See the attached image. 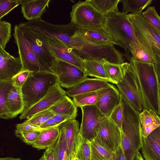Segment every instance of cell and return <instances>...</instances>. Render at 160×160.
Here are the masks:
<instances>
[{"mask_svg":"<svg viewBox=\"0 0 160 160\" xmlns=\"http://www.w3.org/2000/svg\"><path fill=\"white\" fill-rule=\"evenodd\" d=\"M142 102L143 110L151 109L160 116V84L154 64L145 63L131 57L129 61Z\"/></svg>","mask_w":160,"mask_h":160,"instance_id":"obj_1","label":"cell"},{"mask_svg":"<svg viewBox=\"0 0 160 160\" xmlns=\"http://www.w3.org/2000/svg\"><path fill=\"white\" fill-rule=\"evenodd\" d=\"M121 104L123 112L121 146L125 160H133L142 147L139 113L121 95Z\"/></svg>","mask_w":160,"mask_h":160,"instance_id":"obj_2","label":"cell"},{"mask_svg":"<svg viewBox=\"0 0 160 160\" xmlns=\"http://www.w3.org/2000/svg\"><path fill=\"white\" fill-rule=\"evenodd\" d=\"M118 43L125 50V56L129 61L132 57L130 45L139 44L133 27L127 17V14L119 11L105 15L103 26Z\"/></svg>","mask_w":160,"mask_h":160,"instance_id":"obj_3","label":"cell"},{"mask_svg":"<svg viewBox=\"0 0 160 160\" xmlns=\"http://www.w3.org/2000/svg\"><path fill=\"white\" fill-rule=\"evenodd\" d=\"M139 44L160 65V32L140 14H127Z\"/></svg>","mask_w":160,"mask_h":160,"instance_id":"obj_4","label":"cell"},{"mask_svg":"<svg viewBox=\"0 0 160 160\" xmlns=\"http://www.w3.org/2000/svg\"><path fill=\"white\" fill-rule=\"evenodd\" d=\"M58 84V78L54 73L31 72L21 88L24 110L38 102Z\"/></svg>","mask_w":160,"mask_h":160,"instance_id":"obj_5","label":"cell"},{"mask_svg":"<svg viewBox=\"0 0 160 160\" xmlns=\"http://www.w3.org/2000/svg\"><path fill=\"white\" fill-rule=\"evenodd\" d=\"M73 48L82 59L92 58L104 59L116 64L124 62L123 55L113 45H103L88 42L79 38L72 37Z\"/></svg>","mask_w":160,"mask_h":160,"instance_id":"obj_6","label":"cell"},{"mask_svg":"<svg viewBox=\"0 0 160 160\" xmlns=\"http://www.w3.org/2000/svg\"><path fill=\"white\" fill-rule=\"evenodd\" d=\"M18 25L19 27L29 28L40 35L47 37L58 39L72 48L73 42L72 37L78 28L71 22L65 25L54 24L41 18L22 22Z\"/></svg>","mask_w":160,"mask_h":160,"instance_id":"obj_7","label":"cell"},{"mask_svg":"<svg viewBox=\"0 0 160 160\" xmlns=\"http://www.w3.org/2000/svg\"><path fill=\"white\" fill-rule=\"evenodd\" d=\"M71 22L78 28L95 29L103 26L105 15L98 11L89 2L79 1L72 7Z\"/></svg>","mask_w":160,"mask_h":160,"instance_id":"obj_8","label":"cell"},{"mask_svg":"<svg viewBox=\"0 0 160 160\" xmlns=\"http://www.w3.org/2000/svg\"><path fill=\"white\" fill-rule=\"evenodd\" d=\"M82 117L80 131L83 138L90 142L93 140L100 130L102 122L106 117L96 105L80 108Z\"/></svg>","mask_w":160,"mask_h":160,"instance_id":"obj_9","label":"cell"},{"mask_svg":"<svg viewBox=\"0 0 160 160\" xmlns=\"http://www.w3.org/2000/svg\"><path fill=\"white\" fill-rule=\"evenodd\" d=\"M19 27L35 54L42 72L55 73L54 68L57 59L48 51L40 35L29 28Z\"/></svg>","mask_w":160,"mask_h":160,"instance_id":"obj_10","label":"cell"},{"mask_svg":"<svg viewBox=\"0 0 160 160\" xmlns=\"http://www.w3.org/2000/svg\"><path fill=\"white\" fill-rule=\"evenodd\" d=\"M39 34L48 51L56 59L73 65L84 71L82 59L74 49L58 39Z\"/></svg>","mask_w":160,"mask_h":160,"instance_id":"obj_11","label":"cell"},{"mask_svg":"<svg viewBox=\"0 0 160 160\" xmlns=\"http://www.w3.org/2000/svg\"><path fill=\"white\" fill-rule=\"evenodd\" d=\"M13 30L12 34L22 64L21 71L42 72L36 54L22 29L16 25Z\"/></svg>","mask_w":160,"mask_h":160,"instance_id":"obj_12","label":"cell"},{"mask_svg":"<svg viewBox=\"0 0 160 160\" xmlns=\"http://www.w3.org/2000/svg\"><path fill=\"white\" fill-rule=\"evenodd\" d=\"M121 94L138 113L143 110L132 67L127 62L123 79L116 84Z\"/></svg>","mask_w":160,"mask_h":160,"instance_id":"obj_13","label":"cell"},{"mask_svg":"<svg viewBox=\"0 0 160 160\" xmlns=\"http://www.w3.org/2000/svg\"><path fill=\"white\" fill-rule=\"evenodd\" d=\"M56 59L54 72L61 87L70 88L87 77L84 71L77 67L61 60Z\"/></svg>","mask_w":160,"mask_h":160,"instance_id":"obj_14","label":"cell"},{"mask_svg":"<svg viewBox=\"0 0 160 160\" xmlns=\"http://www.w3.org/2000/svg\"><path fill=\"white\" fill-rule=\"evenodd\" d=\"M94 140L115 152L121 145V131L109 118H106L102 122L99 132Z\"/></svg>","mask_w":160,"mask_h":160,"instance_id":"obj_15","label":"cell"},{"mask_svg":"<svg viewBox=\"0 0 160 160\" xmlns=\"http://www.w3.org/2000/svg\"><path fill=\"white\" fill-rule=\"evenodd\" d=\"M66 95V91L58 84H56L41 99L24 110L19 117L20 119L28 118L37 113L49 109Z\"/></svg>","mask_w":160,"mask_h":160,"instance_id":"obj_16","label":"cell"},{"mask_svg":"<svg viewBox=\"0 0 160 160\" xmlns=\"http://www.w3.org/2000/svg\"><path fill=\"white\" fill-rule=\"evenodd\" d=\"M98 101L96 105L107 118H109L114 108L121 102V95L112 84L97 91Z\"/></svg>","mask_w":160,"mask_h":160,"instance_id":"obj_17","label":"cell"},{"mask_svg":"<svg viewBox=\"0 0 160 160\" xmlns=\"http://www.w3.org/2000/svg\"><path fill=\"white\" fill-rule=\"evenodd\" d=\"M79 122L75 118H70L58 127L63 131L70 160H75L82 137L79 128Z\"/></svg>","mask_w":160,"mask_h":160,"instance_id":"obj_18","label":"cell"},{"mask_svg":"<svg viewBox=\"0 0 160 160\" xmlns=\"http://www.w3.org/2000/svg\"><path fill=\"white\" fill-rule=\"evenodd\" d=\"M22 68L19 57H13L0 47V81L12 79L21 72Z\"/></svg>","mask_w":160,"mask_h":160,"instance_id":"obj_19","label":"cell"},{"mask_svg":"<svg viewBox=\"0 0 160 160\" xmlns=\"http://www.w3.org/2000/svg\"><path fill=\"white\" fill-rule=\"evenodd\" d=\"M74 36L92 43L118 45L115 40L103 26L95 29L78 28Z\"/></svg>","mask_w":160,"mask_h":160,"instance_id":"obj_20","label":"cell"},{"mask_svg":"<svg viewBox=\"0 0 160 160\" xmlns=\"http://www.w3.org/2000/svg\"><path fill=\"white\" fill-rule=\"evenodd\" d=\"M142 152L145 160H160V126L142 138Z\"/></svg>","mask_w":160,"mask_h":160,"instance_id":"obj_21","label":"cell"},{"mask_svg":"<svg viewBox=\"0 0 160 160\" xmlns=\"http://www.w3.org/2000/svg\"><path fill=\"white\" fill-rule=\"evenodd\" d=\"M108 82L99 78H89L83 79L73 87L68 89L67 94L72 98L78 95L93 92H97L110 85Z\"/></svg>","mask_w":160,"mask_h":160,"instance_id":"obj_22","label":"cell"},{"mask_svg":"<svg viewBox=\"0 0 160 160\" xmlns=\"http://www.w3.org/2000/svg\"><path fill=\"white\" fill-rule=\"evenodd\" d=\"M50 0H22L21 12L28 21L41 19Z\"/></svg>","mask_w":160,"mask_h":160,"instance_id":"obj_23","label":"cell"},{"mask_svg":"<svg viewBox=\"0 0 160 160\" xmlns=\"http://www.w3.org/2000/svg\"><path fill=\"white\" fill-rule=\"evenodd\" d=\"M142 137L146 138L160 126V116L151 109H145L139 113Z\"/></svg>","mask_w":160,"mask_h":160,"instance_id":"obj_24","label":"cell"},{"mask_svg":"<svg viewBox=\"0 0 160 160\" xmlns=\"http://www.w3.org/2000/svg\"><path fill=\"white\" fill-rule=\"evenodd\" d=\"M106 61L104 59L92 58L82 59L85 75L87 76L94 77L110 82L104 66Z\"/></svg>","mask_w":160,"mask_h":160,"instance_id":"obj_25","label":"cell"},{"mask_svg":"<svg viewBox=\"0 0 160 160\" xmlns=\"http://www.w3.org/2000/svg\"><path fill=\"white\" fill-rule=\"evenodd\" d=\"M60 130L58 127L43 129L32 145L38 150L52 148L59 137Z\"/></svg>","mask_w":160,"mask_h":160,"instance_id":"obj_26","label":"cell"},{"mask_svg":"<svg viewBox=\"0 0 160 160\" xmlns=\"http://www.w3.org/2000/svg\"><path fill=\"white\" fill-rule=\"evenodd\" d=\"M8 102L11 119L21 114L24 111V104L21 89L13 85L8 94Z\"/></svg>","mask_w":160,"mask_h":160,"instance_id":"obj_27","label":"cell"},{"mask_svg":"<svg viewBox=\"0 0 160 160\" xmlns=\"http://www.w3.org/2000/svg\"><path fill=\"white\" fill-rule=\"evenodd\" d=\"M77 108L72 99L66 95L49 109L55 114H62L70 116L72 118H75L78 115Z\"/></svg>","mask_w":160,"mask_h":160,"instance_id":"obj_28","label":"cell"},{"mask_svg":"<svg viewBox=\"0 0 160 160\" xmlns=\"http://www.w3.org/2000/svg\"><path fill=\"white\" fill-rule=\"evenodd\" d=\"M12 79L0 81V117L5 119H11L8 107V97L13 86Z\"/></svg>","mask_w":160,"mask_h":160,"instance_id":"obj_29","label":"cell"},{"mask_svg":"<svg viewBox=\"0 0 160 160\" xmlns=\"http://www.w3.org/2000/svg\"><path fill=\"white\" fill-rule=\"evenodd\" d=\"M127 62L116 64L106 61L104 66L110 82L116 85L123 79Z\"/></svg>","mask_w":160,"mask_h":160,"instance_id":"obj_30","label":"cell"},{"mask_svg":"<svg viewBox=\"0 0 160 160\" xmlns=\"http://www.w3.org/2000/svg\"><path fill=\"white\" fill-rule=\"evenodd\" d=\"M152 0H120L122 4V12L127 14H140L152 2Z\"/></svg>","mask_w":160,"mask_h":160,"instance_id":"obj_31","label":"cell"},{"mask_svg":"<svg viewBox=\"0 0 160 160\" xmlns=\"http://www.w3.org/2000/svg\"><path fill=\"white\" fill-rule=\"evenodd\" d=\"M58 127L60 130L59 137L52 148L54 160H70L64 131L61 128Z\"/></svg>","mask_w":160,"mask_h":160,"instance_id":"obj_32","label":"cell"},{"mask_svg":"<svg viewBox=\"0 0 160 160\" xmlns=\"http://www.w3.org/2000/svg\"><path fill=\"white\" fill-rule=\"evenodd\" d=\"M91 160H110L115 152L100 145L94 140L91 142Z\"/></svg>","mask_w":160,"mask_h":160,"instance_id":"obj_33","label":"cell"},{"mask_svg":"<svg viewBox=\"0 0 160 160\" xmlns=\"http://www.w3.org/2000/svg\"><path fill=\"white\" fill-rule=\"evenodd\" d=\"M93 6L104 15L118 11V6L120 0H89Z\"/></svg>","mask_w":160,"mask_h":160,"instance_id":"obj_34","label":"cell"},{"mask_svg":"<svg viewBox=\"0 0 160 160\" xmlns=\"http://www.w3.org/2000/svg\"><path fill=\"white\" fill-rule=\"evenodd\" d=\"M77 107L80 108L87 106L96 105L98 100L97 92H93L80 94L72 98Z\"/></svg>","mask_w":160,"mask_h":160,"instance_id":"obj_35","label":"cell"},{"mask_svg":"<svg viewBox=\"0 0 160 160\" xmlns=\"http://www.w3.org/2000/svg\"><path fill=\"white\" fill-rule=\"evenodd\" d=\"M129 47L132 57L135 60L145 63H155L154 60L140 44L133 43L130 44Z\"/></svg>","mask_w":160,"mask_h":160,"instance_id":"obj_36","label":"cell"},{"mask_svg":"<svg viewBox=\"0 0 160 160\" xmlns=\"http://www.w3.org/2000/svg\"><path fill=\"white\" fill-rule=\"evenodd\" d=\"M55 114L50 109L46 110L35 114L24 122L40 127L48 119L53 117Z\"/></svg>","mask_w":160,"mask_h":160,"instance_id":"obj_37","label":"cell"},{"mask_svg":"<svg viewBox=\"0 0 160 160\" xmlns=\"http://www.w3.org/2000/svg\"><path fill=\"white\" fill-rule=\"evenodd\" d=\"M141 14L149 23L160 32V16L154 7H148Z\"/></svg>","mask_w":160,"mask_h":160,"instance_id":"obj_38","label":"cell"},{"mask_svg":"<svg viewBox=\"0 0 160 160\" xmlns=\"http://www.w3.org/2000/svg\"><path fill=\"white\" fill-rule=\"evenodd\" d=\"M11 24L7 22L0 21V47L5 49L11 38Z\"/></svg>","mask_w":160,"mask_h":160,"instance_id":"obj_39","label":"cell"},{"mask_svg":"<svg viewBox=\"0 0 160 160\" xmlns=\"http://www.w3.org/2000/svg\"><path fill=\"white\" fill-rule=\"evenodd\" d=\"M41 131H21L16 129L15 135L26 144L32 145L39 136Z\"/></svg>","mask_w":160,"mask_h":160,"instance_id":"obj_40","label":"cell"},{"mask_svg":"<svg viewBox=\"0 0 160 160\" xmlns=\"http://www.w3.org/2000/svg\"><path fill=\"white\" fill-rule=\"evenodd\" d=\"M76 158L80 160H91V142L82 137Z\"/></svg>","mask_w":160,"mask_h":160,"instance_id":"obj_41","label":"cell"},{"mask_svg":"<svg viewBox=\"0 0 160 160\" xmlns=\"http://www.w3.org/2000/svg\"><path fill=\"white\" fill-rule=\"evenodd\" d=\"M22 0H0V20L13 8L21 5Z\"/></svg>","mask_w":160,"mask_h":160,"instance_id":"obj_42","label":"cell"},{"mask_svg":"<svg viewBox=\"0 0 160 160\" xmlns=\"http://www.w3.org/2000/svg\"><path fill=\"white\" fill-rule=\"evenodd\" d=\"M109 118L121 131L123 119V112L121 102L114 108Z\"/></svg>","mask_w":160,"mask_h":160,"instance_id":"obj_43","label":"cell"},{"mask_svg":"<svg viewBox=\"0 0 160 160\" xmlns=\"http://www.w3.org/2000/svg\"><path fill=\"white\" fill-rule=\"evenodd\" d=\"M31 72L29 71H21L14 76L12 79L13 85L16 87L21 89Z\"/></svg>","mask_w":160,"mask_h":160,"instance_id":"obj_44","label":"cell"},{"mask_svg":"<svg viewBox=\"0 0 160 160\" xmlns=\"http://www.w3.org/2000/svg\"><path fill=\"white\" fill-rule=\"evenodd\" d=\"M16 130L21 131H35L42 130L40 127L23 122L16 125Z\"/></svg>","mask_w":160,"mask_h":160,"instance_id":"obj_45","label":"cell"},{"mask_svg":"<svg viewBox=\"0 0 160 160\" xmlns=\"http://www.w3.org/2000/svg\"><path fill=\"white\" fill-rule=\"evenodd\" d=\"M58 125L55 121L53 117L48 119L40 128L42 129L58 127Z\"/></svg>","mask_w":160,"mask_h":160,"instance_id":"obj_46","label":"cell"},{"mask_svg":"<svg viewBox=\"0 0 160 160\" xmlns=\"http://www.w3.org/2000/svg\"><path fill=\"white\" fill-rule=\"evenodd\" d=\"M53 118L58 125L72 118L70 116L60 114H55Z\"/></svg>","mask_w":160,"mask_h":160,"instance_id":"obj_47","label":"cell"},{"mask_svg":"<svg viewBox=\"0 0 160 160\" xmlns=\"http://www.w3.org/2000/svg\"><path fill=\"white\" fill-rule=\"evenodd\" d=\"M114 157L115 160H125L121 145L115 152Z\"/></svg>","mask_w":160,"mask_h":160,"instance_id":"obj_48","label":"cell"},{"mask_svg":"<svg viewBox=\"0 0 160 160\" xmlns=\"http://www.w3.org/2000/svg\"><path fill=\"white\" fill-rule=\"evenodd\" d=\"M45 154L46 160H54V153L52 148H48L45 150Z\"/></svg>","mask_w":160,"mask_h":160,"instance_id":"obj_49","label":"cell"},{"mask_svg":"<svg viewBox=\"0 0 160 160\" xmlns=\"http://www.w3.org/2000/svg\"><path fill=\"white\" fill-rule=\"evenodd\" d=\"M154 65L156 72L160 84V65L155 63Z\"/></svg>","mask_w":160,"mask_h":160,"instance_id":"obj_50","label":"cell"},{"mask_svg":"<svg viewBox=\"0 0 160 160\" xmlns=\"http://www.w3.org/2000/svg\"><path fill=\"white\" fill-rule=\"evenodd\" d=\"M0 160H21L20 158H13L11 157L1 158Z\"/></svg>","mask_w":160,"mask_h":160,"instance_id":"obj_51","label":"cell"},{"mask_svg":"<svg viewBox=\"0 0 160 160\" xmlns=\"http://www.w3.org/2000/svg\"><path fill=\"white\" fill-rule=\"evenodd\" d=\"M133 160H144L141 153L139 152L136 154Z\"/></svg>","mask_w":160,"mask_h":160,"instance_id":"obj_52","label":"cell"},{"mask_svg":"<svg viewBox=\"0 0 160 160\" xmlns=\"http://www.w3.org/2000/svg\"><path fill=\"white\" fill-rule=\"evenodd\" d=\"M38 160H46V158L44 153H43V154Z\"/></svg>","mask_w":160,"mask_h":160,"instance_id":"obj_53","label":"cell"},{"mask_svg":"<svg viewBox=\"0 0 160 160\" xmlns=\"http://www.w3.org/2000/svg\"><path fill=\"white\" fill-rule=\"evenodd\" d=\"M110 160H114V156L113 157V158Z\"/></svg>","mask_w":160,"mask_h":160,"instance_id":"obj_54","label":"cell"},{"mask_svg":"<svg viewBox=\"0 0 160 160\" xmlns=\"http://www.w3.org/2000/svg\"><path fill=\"white\" fill-rule=\"evenodd\" d=\"M75 160H80L78 158H76L75 159Z\"/></svg>","mask_w":160,"mask_h":160,"instance_id":"obj_55","label":"cell"},{"mask_svg":"<svg viewBox=\"0 0 160 160\" xmlns=\"http://www.w3.org/2000/svg\"></svg>","mask_w":160,"mask_h":160,"instance_id":"obj_56","label":"cell"}]
</instances>
